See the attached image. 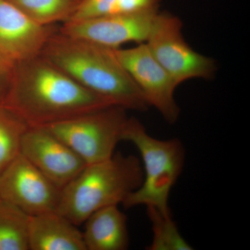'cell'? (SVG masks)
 <instances>
[{"label": "cell", "instance_id": "ba28073f", "mask_svg": "<svg viewBox=\"0 0 250 250\" xmlns=\"http://www.w3.org/2000/svg\"><path fill=\"white\" fill-rule=\"evenodd\" d=\"M62 189L20 154L0 174V199L28 215L57 210Z\"/></svg>", "mask_w": 250, "mask_h": 250}, {"label": "cell", "instance_id": "9a60e30c", "mask_svg": "<svg viewBox=\"0 0 250 250\" xmlns=\"http://www.w3.org/2000/svg\"><path fill=\"white\" fill-rule=\"evenodd\" d=\"M29 215L0 199V250H29Z\"/></svg>", "mask_w": 250, "mask_h": 250}, {"label": "cell", "instance_id": "8992f818", "mask_svg": "<svg viewBox=\"0 0 250 250\" xmlns=\"http://www.w3.org/2000/svg\"><path fill=\"white\" fill-rule=\"evenodd\" d=\"M182 27L180 18L159 11L146 42L148 48L177 86L191 79L212 80L217 70L215 61L191 48Z\"/></svg>", "mask_w": 250, "mask_h": 250}, {"label": "cell", "instance_id": "7a4b0ae2", "mask_svg": "<svg viewBox=\"0 0 250 250\" xmlns=\"http://www.w3.org/2000/svg\"><path fill=\"white\" fill-rule=\"evenodd\" d=\"M79 84L126 110L149 107L138 85L117 58L115 49L57 31L40 54Z\"/></svg>", "mask_w": 250, "mask_h": 250}, {"label": "cell", "instance_id": "30bf717a", "mask_svg": "<svg viewBox=\"0 0 250 250\" xmlns=\"http://www.w3.org/2000/svg\"><path fill=\"white\" fill-rule=\"evenodd\" d=\"M21 153L62 190L86 166L45 126H29L22 137Z\"/></svg>", "mask_w": 250, "mask_h": 250}, {"label": "cell", "instance_id": "ffe728a7", "mask_svg": "<svg viewBox=\"0 0 250 250\" xmlns=\"http://www.w3.org/2000/svg\"><path fill=\"white\" fill-rule=\"evenodd\" d=\"M16 62L0 52V106L4 102L14 76Z\"/></svg>", "mask_w": 250, "mask_h": 250}, {"label": "cell", "instance_id": "7c38bea8", "mask_svg": "<svg viewBox=\"0 0 250 250\" xmlns=\"http://www.w3.org/2000/svg\"><path fill=\"white\" fill-rule=\"evenodd\" d=\"M28 239L30 250H86L78 226L57 210L29 215Z\"/></svg>", "mask_w": 250, "mask_h": 250}, {"label": "cell", "instance_id": "ac0fdd59", "mask_svg": "<svg viewBox=\"0 0 250 250\" xmlns=\"http://www.w3.org/2000/svg\"><path fill=\"white\" fill-rule=\"evenodd\" d=\"M116 0H84L72 21H83L89 18L106 16L111 13Z\"/></svg>", "mask_w": 250, "mask_h": 250}, {"label": "cell", "instance_id": "4fadbf2b", "mask_svg": "<svg viewBox=\"0 0 250 250\" xmlns=\"http://www.w3.org/2000/svg\"><path fill=\"white\" fill-rule=\"evenodd\" d=\"M127 219L118 205L104 207L84 222L82 232L86 250H125L129 248Z\"/></svg>", "mask_w": 250, "mask_h": 250}, {"label": "cell", "instance_id": "e0dca14e", "mask_svg": "<svg viewBox=\"0 0 250 250\" xmlns=\"http://www.w3.org/2000/svg\"><path fill=\"white\" fill-rule=\"evenodd\" d=\"M147 215L152 224V241L148 250H192L179 232L170 213L147 207Z\"/></svg>", "mask_w": 250, "mask_h": 250}, {"label": "cell", "instance_id": "8fae6325", "mask_svg": "<svg viewBox=\"0 0 250 250\" xmlns=\"http://www.w3.org/2000/svg\"><path fill=\"white\" fill-rule=\"evenodd\" d=\"M59 29L41 25L7 0H0V52L14 62L40 55Z\"/></svg>", "mask_w": 250, "mask_h": 250}, {"label": "cell", "instance_id": "5b68a950", "mask_svg": "<svg viewBox=\"0 0 250 250\" xmlns=\"http://www.w3.org/2000/svg\"><path fill=\"white\" fill-rule=\"evenodd\" d=\"M126 111L111 105L45 127L89 165L115 154L129 120Z\"/></svg>", "mask_w": 250, "mask_h": 250}, {"label": "cell", "instance_id": "2e32d148", "mask_svg": "<svg viewBox=\"0 0 250 250\" xmlns=\"http://www.w3.org/2000/svg\"><path fill=\"white\" fill-rule=\"evenodd\" d=\"M28 128L21 118L0 106V174L21 154L22 137Z\"/></svg>", "mask_w": 250, "mask_h": 250}, {"label": "cell", "instance_id": "277c9868", "mask_svg": "<svg viewBox=\"0 0 250 250\" xmlns=\"http://www.w3.org/2000/svg\"><path fill=\"white\" fill-rule=\"evenodd\" d=\"M123 141H129L137 148L142 157L144 173L141 187L126 197L123 207L131 208L144 205L170 213L169 197L185 162L183 144L177 139L159 140L152 137L134 118H129Z\"/></svg>", "mask_w": 250, "mask_h": 250}, {"label": "cell", "instance_id": "3957f363", "mask_svg": "<svg viewBox=\"0 0 250 250\" xmlns=\"http://www.w3.org/2000/svg\"><path fill=\"white\" fill-rule=\"evenodd\" d=\"M143 168L134 155L116 153L86 165L62 190L57 211L80 226L96 211L123 204L142 184Z\"/></svg>", "mask_w": 250, "mask_h": 250}, {"label": "cell", "instance_id": "9c48e42d", "mask_svg": "<svg viewBox=\"0 0 250 250\" xmlns=\"http://www.w3.org/2000/svg\"><path fill=\"white\" fill-rule=\"evenodd\" d=\"M159 11L141 14H110L63 23L62 34L118 49L126 42H146Z\"/></svg>", "mask_w": 250, "mask_h": 250}, {"label": "cell", "instance_id": "6da1fadb", "mask_svg": "<svg viewBox=\"0 0 250 250\" xmlns=\"http://www.w3.org/2000/svg\"><path fill=\"white\" fill-rule=\"evenodd\" d=\"M111 105L39 55L16 62L1 106L29 126H46Z\"/></svg>", "mask_w": 250, "mask_h": 250}, {"label": "cell", "instance_id": "52a82bcc", "mask_svg": "<svg viewBox=\"0 0 250 250\" xmlns=\"http://www.w3.org/2000/svg\"><path fill=\"white\" fill-rule=\"evenodd\" d=\"M117 58L141 90L149 106H154L169 124H174L180 108L174 99L177 85L154 58L146 42L129 49H115Z\"/></svg>", "mask_w": 250, "mask_h": 250}, {"label": "cell", "instance_id": "d6986e66", "mask_svg": "<svg viewBox=\"0 0 250 250\" xmlns=\"http://www.w3.org/2000/svg\"><path fill=\"white\" fill-rule=\"evenodd\" d=\"M161 0H116L109 14H141L159 11Z\"/></svg>", "mask_w": 250, "mask_h": 250}, {"label": "cell", "instance_id": "5bb4252c", "mask_svg": "<svg viewBox=\"0 0 250 250\" xmlns=\"http://www.w3.org/2000/svg\"><path fill=\"white\" fill-rule=\"evenodd\" d=\"M41 25L71 21L84 0H7Z\"/></svg>", "mask_w": 250, "mask_h": 250}]
</instances>
